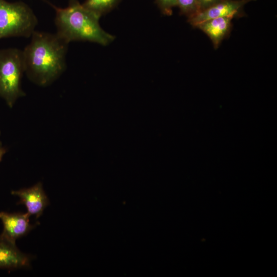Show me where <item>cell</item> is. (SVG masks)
<instances>
[{
    "mask_svg": "<svg viewBox=\"0 0 277 277\" xmlns=\"http://www.w3.org/2000/svg\"><path fill=\"white\" fill-rule=\"evenodd\" d=\"M155 2L162 13L170 15L172 9L175 6L176 0H155Z\"/></svg>",
    "mask_w": 277,
    "mask_h": 277,
    "instance_id": "7c38bea8",
    "label": "cell"
},
{
    "mask_svg": "<svg viewBox=\"0 0 277 277\" xmlns=\"http://www.w3.org/2000/svg\"><path fill=\"white\" fill-rule=\"evenodd\" d=\"M31 258L22 253L11 242L0 235V269L13 270L30 267Z\"/></svg>",
    "mask_w": 277,
    "mask_h": 277,
    "instance_id": "ba28073f",
    "label": "cell"
},
{
    "mask_svg": "<svg viewBox=\"0 0 277 277\" xmlns=\"http://www.w3.org/2000/svg\"><path fill=\"white\" fill-rule=\"evenodd\" d=\"M30 37L23 50L25 73L33 83L47 86L65 71L69 44L56 33L34 31Z\"/></svg>",
    "mask_w": 277,
    "mask_h": 277,
    "instance_id": "6da1fadb",
    "label": "cell"
},
{
    "mask_svg": "<svg viewBox=\"0 0 277 277\" xmlns=\"http://www.w3.org/2000/svg\"><path fill=\"white\" fill-rule=\"evenodd\" d=\"M37 23L35 14L26 3L0 0V39L29 37L35 31Z\"/></svg>",
    "mask_w": 277,
    "mask_h": 277,
    "instance_id": "277c9868",
    "label": "cell"
},
{
    "mask_svg": "<svg viewBox=\"0 0 277 277\" xmlns=\"http://www.w3.org/2000/svg\"><path fill=\"white\" fill-rule=\"evenodd\" d=\"M255 0H220L211 7L188 18V22L193 27L204 22L218 17L233 18L242 15L244 6Z\"/></svg>",
    "mask_w": 277,
    "mask_h": 277,
    "instance_id": "5b68a950",
    "label": "cell"
},
{
    "mask_svg": "<svg viewBox=\"0 0 277 277\" xmlns=\"http://www.w3.org/2000/svg\"><path fill=\"white\" fill-rule=\"evenodd\" d=\"M24 73L22 50L14 48L0 49V97L9 107L25 95L21 87Z\"/></svg>",
    "mask_w": 277,
    "mask_h": 277,
    "instance_id": "3957f363",
    "label": "cell"
},
{
    "mask_svg": "<svg viewBox=\"0 0 277 277\" xmlns=\"http://www.w3.org/2000/svg\"><path fill=\"white\" fill-rule=\"evenodd\" d=\"M29 216L27 212L10 213L1 212L0 220L4 227L1 235L15 243L17 239L27 234L34 227V225L30 223Z\"/></svg>",
    "mask_w": 277,
    "mask_h": 277,
    "instance_id": "52a82bcc",
    "label": "cell"
},
{
    "mask_svg": "<svg viewBox=\"0 0 277 277\" xmlns=\"http://www.w3.org/2000/svg\"><path fill=\"white\" fill-rule=\"evenodd\" d=\"M231 17H218L204 22L196 27L210 38L215 48H218L222 40L228 34L231 27Z\"/></svg>",
    "mask_w": 277,
    "mask_h": 277,
    "instance_id": "9c48e42d",
    "label": "cell"
},
{
    "mask_svg": "<svg viewBox=\"0 0 277 277\" xmlns=\"http://www.w3.org/2000/svg\"><path fill=\"white\" fill-rule=\"evenodd\" d=\"M6 152V150L5 148L0 146V162L1 161L3 156Z\"/></svg>",
    "mask_w": 277,
    "mask_h": 277,
    "instance_id": "5bb4252c",
    "label": "cell"
},
{
    "mask_svg": "<svg viewBox=\"0 0 277 277\" xmlns=\"http://www.w3.org/2000/svg\"><path fill=\"white\" fill-rule=\"evenodd\" d=\"M51 6L55 11L56 33L68 44L73 41H88L106 46L114 39L113 35L101 28L100 17L78 0H69L65 8Z\"/></svg>",
    "mask_w": 277,
    "mask_h": 277,
    "instance_id": "7a4b0ae2",
    "label": "cell"
},
{
    "mask_svg": "<svg viewBox=\"0 0 277 277\" xmlns=\"http://www.w3.org/2000/svg\"><path fill=\"white\" fill-rule=\"evenodd\" d=\"M11 194L18 196L20 200L17 204L25 205L30 216L35 215L36 219L43 214L45 208L49 204L41 183L29 188L12 191Z\"/></svg>",
    "mask_w": 277,
    "mask_h": 277,
    "instance_id": "8992f818",
    "label": "cell"
},
{
    "mask_svg": "<svg viewBox=\"0 0 277 277\" xmlns=\"http://www.w3.org/2000/svg\"><path fill=\"white\" fill-rule=\"evenodd\" d=\"M120 0H86L83 5L99 17L105 14L118 4Z\"/></svg>",
    "mask_w": 277,
    "mask_h": 277,
    "instance_id": "30bf717a",
    "label": "cell"
},
{
    "mask_svg": "<svg viewBox=\"0 0 277 277\" xmlns=\"http://www.w3.org/2000/svg\"><path fill=\"white\" fill-rule=\"evenodd\" d=\"M220 0H196L198 13L213 6Z\"/></svg>",
    "mask_w": 277,
    "mask_h": 277,
    "instance_id": "4fadbf2b",
    "label": "cell"
},
{
    "mask_svg": "<svg viewBox=\"0 0 277 277\" xmlns=\"http://www.w3.org/2000/svg\"><path fill=\"white\" fill-rule=\"evenodd\" d=\"M175 6H177L181 13L189 17L198 13L196 0H176Z\"/></svg>",
    "mask_w": 277,
    "mask_h": 277,
    "instance_id": "8fae6325",
    "label": "cell"
},
{
    "mask_svg": "<svg viewBox=\"0 0 277 277\" xmlns=\"http://www.w3.org/2000/svg\"><path fill=\"white\" fill-rule=\"evenodd\" d=\"M0 146H1V142H0Z\"/></svg>",
    "mask_w": 277,
    "mask_h": 277,
    "instance_id": "9a60e30c",
    "label": "cell"
}]
</instances>
